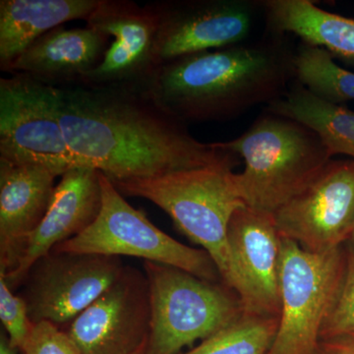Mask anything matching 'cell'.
<instances>
[{
	"mask_svg": "<svg viewBox=\"0 0 354 354\" xmlns=\"http://www.w3.org/2000/svg\"><path fill=\"white\" fill-rule=\"evenodd\" d=\"M151 300L146 354H180L239 320V295L223 281L198 278L171 266L145 261Z\"/></svg>",
	"mask_w": 354,
	"mask_h": 354,
	"instance_id": "cell-5",
	"label": "cell"
},
{
	"mask_svg": "<svg viewBox=\"0 0 354 354\" xmlns=\"http://www.w3.org/2000/svg\"><path fill=\"white\" fill-rule=\"evenodd\" d=\"M48 167L0 160V274L15 269L26 242L50 207L55 180Z\"/></svg>",
	"mask_w": 354,
	"mask_h": 354,
	"instance_id": "cell-16",
	"label": "cell"
},
{
	"mask_svg": "<svg viewBox=\"0 0 354 354\" xmlns=\"http://www.w3.org/2000/svg\"><path fill=\"white\" fill-rule=\"evenodd\" d=\"M200 51L158 65L142 84L160 108L188 122H221L271 104L295 76L283 35Z\"/></svg>",
	"mask_w": 354,
	"mask_h": 354,
	"instance_id": "cell-2",
	"label": "cell"
},
{
	"mask_svg": "<svg viewBox=\"0 0 354 354\" xmlns=\"http://www.w3.org/2000/svg\"><path fill=\"white\" fill-rule=\"evenodd\" d=\"M111 44V37L94 28L58 27L46 32L16 58L7 68L51 87L80 83L100 64Z\"/></svg>",
	"mask_w": 354,
	"mask_h": 354,
	"instance_id": "cell-17",
	"label": "cell"
},
{
	"mask_svg": "<svg viewBox=\"0 0 354 354\" xmlns=\"http://www.w3.org/2000/svg\"><path fill=\"white\" fill-rule=\"evenodd\" d=\"M227 241L246 313L279 317L281 236L272 215L241 207L230 220Z\"/></svg>",
	"mask_w": 354,
	"mask_h": 354,
	"instance_id": "cell-14",
	"label": "cell"
},
{
	"mask_svg": "<svg viewBox=\"0 0 354 354\" xmlns=\"http://www.w3.org/2000/svg\"><path fill=\"white\" fill-rule=\"evenodd\" d=\"M244 160L234 179L248 208L272 214L304 190L333 155L306 125L265 111L239 138L218 143Z\"/></svg>",
	"mask_w": 354,
	"mask_h": 354,
	"instance_id": "cell-3",
	"label": "cell"
},
{
	"mask_svg": "<svg viewBox=\"0 0 354 354\" xmlns=\"http://www.w3.org/2000/svg\"><path fill=\"white\" fill-rule=\"evenodd\" d=\"M266 111L297 120L319 135L330 153L354 160V111L324 101L295 81Z\"/></svg>",
	"mask_w": 354,
	"mask_h": 354,
	"instance_id": "cell-20",
	"label": "cell"
},
{
	"mask_svg": "<svg viewBox=\"0 0 354 354\" xmlns=\"http://www.w3.org/2000/svg\"><path fill=\"white\" fill-rule=\"evenodd\" d=\"M236 165L227 162L113 183L123 196L144 198L164 209L184 235L208 252L223 283L237 293L239 279L227 241L232 216L245 206L232 171Z\"/></svg>",
	"mask_w": 354,
	"mask_h": 354,
	"instance_id": "cell-4",
	"label": "cell"
},
{
	"mask_svg": "<svg viewBox=\"0 0 354 354\" xmlns=\"http://www.w3.org/2000/svg\"><path fill=\"white\" fill-rule=\"evenodd\" d=\"M312 253L281 237L279 327L267 354H317L341 286L344 248Z\"/></svg>",
	"mask_w": 354,
	"mask_h": 354,
	"instance_id": "cell-6",
	"label": "cell"
},
{
	"mask_svg": "<svg viewBox=\"0 0 354 354\" xmlns=\"http://www.w3.org/2000/svg\"><path fill=\"white\" fill-rule=\"evenodd\" d=\"M157 17L156 67L174 58L247 41L263 1L169 0L150 3Z\"/></svg>",
	"mask_w": 354,
	"mask_h": 354,
	"instance_id": "cell-10",
	"label": "cell"
},
{
	"mask_svg": "<svg viewBox=\"0 0 354 354\" xmlns=\"http://www.w3.org/2000/svg\"><path fill=\"white\" fill-rule=\"evenodd\" d=\"M100 0H1L0 67L6 72L21 53L46 32L87 20Z\"/></svg>",
	"mask_w": 354,
	"mask_h": 354,
	"instance_id": "cell-18",
	"label": "cell"
},
{
	"mask_svg": "<svg viewBox=\"0 0 354 354\" xmlns=\"http://www.w3.org/2000/svg\"><path fill=\"white\" fill-rule=\"evenodd\" d=\"M353 239H354V235H353Z\"/></svg>",
	"mask_w": 354,
	"mask_h": 354,
	"instance_id": "cell-30",
	"label": "cell"
},
{
	"mask_svg": "<svg viewBox=\"0 0 354 354\" xmlns=\"http://www.w3.org/2000/svg\"><path fill=\"white\" fill-rule=\"evenodd\" d=\"M20 351L23 354H82L68 333L48 321L32 323Z\"/></svg>",
	"mask_w": 354,
	"mask_h": 354,
	"instance_id": "cell-24",
	"label": "cell"
},
{
	"mask_svg": "<svg viewBox=\"0 0 354 354\" xmlns=\"http://www.w3.org/2000/svg\"><path fill=\"white\" fill-rule=\"evenodd\" d=\"M0 319L14 346L21 348L32 322L28 314L24 298L14 295L6 279L0 276Z\"/></svg>",
	"mask_w": 354,
	"mask_h": 354,
	"instance_id": "cell-25",
	"label": "cell"
},
{
	"mask_svg": "<svg viewBox=\"0 0 354 354\" xmlns=\"http://www.w3.org/2000/svg\"><path fill=\"white\" fill-rule=\"evenodd\" d=\"M120 257L51 250L39 258L23 281L21 297L32 323L71 324L118 281Z\"/></svg>",
	"mask_w": 354,
	"mask_h": 354,
	"instance_id": "cell-9",
	"label": "cell"
},
{
	"mask_svg": "<svg viewBox=\"0 0 354 354\" xmlns=\"http://www.w3.org/2000/svg\"><path fill=\"white\" fill-rule=\"evenodd\" d=\"M279 319L245 312L239 320L180 354H267L278 330Z\"/></svg>",
	"mask_w": 354,
	"mask_h": 354,
	"instance_id": "cell-22",
	"label": "cell"
},
{
	"mask_svg": "<svg viewBox=\"0 0 354 354\" xmlns=\"http://www.w3.org/2000/svg\"><path fill=\"white\" fill-rule=\"evenodd\" d=\"M150 288L145 272L125 266L118 281L70 324L82 354H134L148 344Z\"/></svg>",
	"mask_w": 354,
	"mask_h": 354,
	"instance_id": "cell-12",
	"label": "cell"
},
{
	"mask_svg": "<svg viewBox=\"0 0 354 354\" xmlns=\"http://www.w3.org/2000/svg\"><path fill=\"white\" fill-rule=\"evenodd\" d=\"M0 160L60 176L78 165L62 129L57 88L24 74L0 79Z\"/></svg>",
	"mask_w": 354,
	"mask_h": 354,
	"instance_id": "cell-8",
	"label": "cell"
},
{
	"mask_svg": "<svg viewBox=\"0 0 354 354\" xmlns=\"http://www.w3.org/2000/svg\"><path fill=\"white\" fill-rule=\"evenodd\" d=\"M146 348H147V344L146 346H144L143 348H140L137 353H135L134 354H146Z\"/></svg>",
	"mask_w": 354,
	"mask_h": 354,
	"instance_id": "cell-28",
	"label": "cell"
},
{
	"mask_svg": "<svg viewBox=\"0 0 354 354\" xmlns=\"http://www.w3.org/2000/svg\"><path fill=\"white\" fill-rule=\"evenodd\" d=\"M87 26L114 41L101 64L81 81L88 85H142L155 69L157 17L151 4L129 0H100ZM78 84V83H77Z\"/></svg>",
	"mask_w": 354,
	"mask_h": 354,
	"instance_id": "cell-13",
	"label": "cell"
},
{
	"mask_svg": "<svg viewBox=\"0 0 354 354\" xmlns=\"http://www.w3.org/2000/svg\"><path fill=\"white\" fill-rule=\"evenodd\" d=\"M318 351L321 354H354V333L321 339Z\"/></svg>",
	"mask_w": 354,
	"mask_h": 354,
	"instance_id": "cell-26",
	"label": "cell"
},
{
	"mask_svg": "<svg viewBox=\"0 0 354 354\" xmlns=\"http://www.w3.org/2000/svg\"><path fill=\"white\" fill-rule=\"evenodd\" d=\"M60 177L48 212L26 242L15 269L6 276L0 274L11 290L23 283L39 258L82 234L101 213V171L77 165Z\"/></svg>",
	"mask_w": 354,
	"mask_h": 354,
	"instance_id": "cell-15",
	"label": "cell"
},
{
	"mask_svg": "<svg viewBox=\"0 0 354 354\" xmlns=\"http://www.w3.org/2000/svg\"><path fill=\"white\" fill-rule=\"evenodd\" d=\"M317 354H321V353H319V351H318V353H317Z\"/></svg>",
	"mask_w": 354,
	"mask_h": 354,
	"instance_id": "cell-29",
	"label": "cell"
},
{
	"mask_svg": "<svg viewBox=\"0 0 354 354\" xmlns=\"http://www.w3.org/2000/svg\"><path fill=\"white\" fill-rule=\"evenodd\" d=\"M293 68L297 82L324 101H354V73L335 64L329 51L301 43L293 55Z\"/></svg>",
	"mask_w": 354,
	"mask_h": 354,
	"instance_id": "cell-21",
	"label": "cell"
},
{
	"mask_svg": "<svg viewBox=\"0 0 354 354\" xmlns=\"http://www.w3.org/2000/svg\"><path fill=\"white\" fill-rule=\"evenodd\" d=\"M263 15L271 34H292L333 57L354 60V19L328 12L309 0H265Z\"/></svg>",
	"mask_w": 354,
	"mask_h": 354,
	"instance_id": "cell-19",
	"label": "cell"
},
{
	"mask_svg": "<svg viewBox=\"0 0 354 354\" xmlns=\"http://www.w3.org/2000/svg\"><path fill=\"white\" fill-rule=\"evenodd\" d=\"M101 184L102 204L97 220L82 234L53 250L142 258L178 268L207 281H223L215 262L204 249L185 245L158 230L102 172Z\"/></svg>",
	"mask_w": 354,
	"mask_h": 354,
	"instance_id": "cell-7",
	"label": "cell"
},
{
	"mask_svg": "<svg viewBox=\"0 0 354 354\" xmlns=\"http://www.w3.org/2000/svg\"><path fill=\"white\" fill-rule=\"evenodd\" d=\"M18 351H20V349L13 346L7 333L1 332V335H0V354H17Z\"/></svg>",
	"mask_w": 354,
	"mask_h": 354,
	"instance_id": "cell-27",
	"label": "cell"
},
{
	"mask_svg": "<svg viewBox=\"0 0 354 354\" xmlns=\"http://www.w3.org/2000/svg\"><path fill=\"white\" fill-rule=\"evenodd\" d=\"M344 248V276L335 304L324 324L321 339L354 333V239L346 242Z\"/></svg>",
	"mask_w": 354,
	"mask_h": 354,
	"instance_id": "cell-23",
	"label": "cell"
},
{
	"mask_svg": "<svg viewBox=\"0 0 354 354\" xmlns=\"http://www.w3.org/2000/svg\"><path fill=\"white\" fill-rule=\"evenodd\" d=\"M272 218L281 236L305 250L341 248L354 235V160H330Z\"/></svg>",
	"mask_w": 354,
	"mask_h": 354,
	"instance_id": "cell-11",
	"label": "cell"
},
{
	"mask_svg": "<svg viewBox=\"0 0 354 354\" xmlns=\"http://www.w3.org/2000/svg\"><path fill=\"white\" fill-rule=\"evenodd\" d=\"M57 88L62 129L77 165L101 171L111 183L239 162L218 143L195 139L142 85Z\"/></svg>",
	"mask_w": 354,
	"mask_h": 354,
	"instance_id": "cell-1",
	"label": "cell"
}]
</instances>
